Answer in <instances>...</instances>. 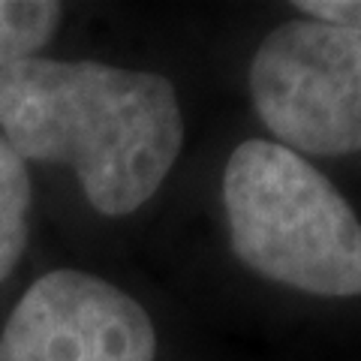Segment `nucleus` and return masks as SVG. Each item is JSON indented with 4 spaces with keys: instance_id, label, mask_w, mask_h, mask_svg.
I'll return each instance as SVG.
<instances>
[{
    "instance_id": "1",
    "label": "nucleus",
    "mask_w": 361,
    "mask_h": 361,
    "mask_svg": "<svg viewBox=\"0 0 361 361\" xmlns=\"http://www.w3.org/2000/svg\"><path fill=\"white\" fill-rule=\"evenodd\" d=\"M0 130L25 163L70 166L106 217L142 208L184 145L169 78L99 61L27 58L0 70Z\"/></svg>"
},
{
    "instance_id": "2",
    "label": "nucleus",
    "mask_w": 361,
    "mask_h": 361,
    "mask_svg": "<svg viewBox=\"0 0 361 361\" xmlns=\"http://www.w3.org/2000/svg\"><path fill=\"white\" fill-rule=\"evenodd\" d=\"M229 241L247 268L310 295H361V220L319 169L247 139L223 172Z\"/></svg>"
},
{
    "instance_id": "3",
    "label": "nucleus",
    "mask_w": 361,
    "mask_h": 361,
    "mask_svg": "<svg viewBox=\"0 0 361 361\" xmlns=\"http://www.w3.org/2000/svg\"><path fill=\"white\" fill-rule=\"evenodd\" d=\"M250 94L289 151H361V30L292 18L253 54Z\"/></svg>"
},
{
    "instance_id": "4",
    "label": "nucleus",
    "mask_w": 361,
    "mask_h": 361,
    "mask_svg": "<svg viewBox=\"0 0 361 361\" xmlns=\"http://www.w3.org/2000/svg\"><path fill=\"white\" fill-rule=\"evenodd\" d=\"M157 334L127 292L85 271L39 277L0 334V361H154Z\"/></svg>"
},
{
    "instance_id": "5",
    "label": "nucleus",
    "mask_w": 361,
    "mask_h": 361,
    "mask_svg": "<svg viewBox=\"0 0 361 361\" xmlns=\"http://www.w3.org/2000/svg\"><path fill=\"white\" fill-rule=\"evenodd\" d=\"M30 175L18 151L0 135V280L13 274L27 244Z\"/></svg>"
},
{
    "instance_id": "6",
    "label": "nucleus",
    "mask_w": 361,
    "mask_h": 361,
    "mask_svg": "<svg viewBox=\"0 0 361 361\" xmlns=\"http://www.w3.org/2000/svg\"><path fill=\"white\" fill-rule=\"evenodd\" d=\"M61 4L0 0V70L33 58L61 25Z\"/></svg>"
},
{
    "instance_id": "7",
    "label": "nucleus",
    "mask_w": 361,
    "mask_h": 361,
    "mask_svg": "<svg viewBox=\"0 0 361 361\" xmlns=\"http://www.w3.org/2000/svg\"><path fill=\"white\" fill-rule=\"evenodd\" d=\"M298 13L337 30H361V0H298Z\"/></svg>"
}]
</instances>
